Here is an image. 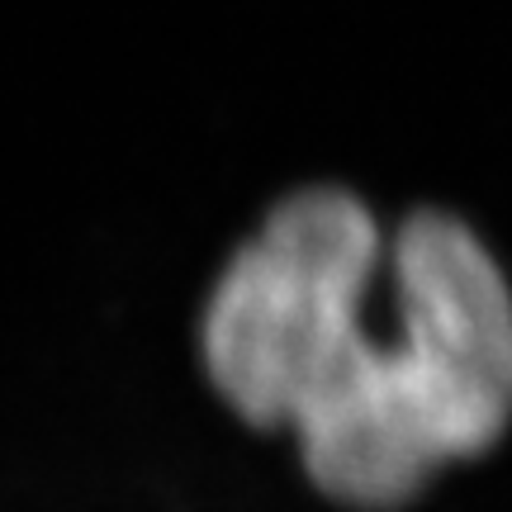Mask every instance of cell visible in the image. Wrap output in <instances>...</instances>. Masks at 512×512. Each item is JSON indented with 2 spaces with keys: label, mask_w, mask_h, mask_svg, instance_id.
<instances>
[{
  "label": "cell",
  "mask_w": 512,
  "mask_h": 512,
  "mask_svg": "<svg viewBox=\"0 0 512 512\" xmlns=\"http://www.w3.org/2000/svg\"><path fill=\"white\" fill-rule=\"evenodd\" d=\"M380 233L342 190L280 204L228 266L204 318V370L261 432H285L299 399L366 318Z\"/></svg>",
  "instance_id": "cell-1"
},
{
  "label": "cell",
  "mask_w": 512,
  "mask_h": 512,
  "mask_svg": "<svg viewBox=\"0 0 512 512\" xmlns=\"http://www.w3.org/2000/svg\"><path fill=\"white\" fill-rule=\"evenodd\" d=\"M399 332L456 465L512 432V285L494 252L451 214H418L394 242Z\"/></svg>",
  "instance_id": "cell-2"
}]
</instances>
